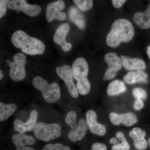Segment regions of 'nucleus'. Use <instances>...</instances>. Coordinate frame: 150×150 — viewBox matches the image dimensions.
<instances>
[{
    "mask_svg": "<svg viewBox=\"0 0 150 150\" xmlns=\"http://www.w3.org/2000/svg\"><path fill=\"white\" fill-rule=\"evenodd\" d=\"M134 35V29L131 22L126 19H118L112 23L106 37V43L110 47L115 48L121 42L131 41Z\"/></svg>",
    "mask_w": 150,
    "mask_h": 150,
    "instance_id": "nucleus-1",
    "label": "nucleus"
},
{
    "mask_svg": "<svg viewBox=\"0 0 150 150\" xmlns=\"http://www.w3.org/2000/svg\"><path fill=\"white\" fill-rule=\"evenodd\" d=\"M12 43L17 48L29 55H40L45 51L46 46L41 40L31 37L24 31L18 30L12 35Z\"/></svg>",
    "mask_w": 150,
    "mask_h": 150,
    "instance_id": "nucleus-2",
    "label": "nucleus"
},
{
    "mask_svg": "<svg viewBox=\"0 0 150 150\" xmlns=\"http://www.w3.org/2000/svg\"><path fill=\"white\" fill-rule=\"evenodd\" d=\"M73 78L76 81V87L79 93L86 95L91 89L90 83L88 79L89 68L86 59L82 57L75 60L72 65Z\"/></svg>",
    "mask_w": 150,
    "mask_h": 150,
    "instance_id": "nucleus-3",
    "label": "nucleus"
},
{
    "mask_svg": "<svg viewBox=\"0 0 150 150\" xmlns=\"http://www.w3.org/2000/svg\"><path fill=\"white\" fill-rule=\"evenodd\" d=\"M32 83L35 89L41 92L43 99L48 103H56L61 98V89L56 83L49 84L44 78L36 76L33 79Z\"/></svg>",
    "mask_w": 150,
    "mask_h": 150,
    "instance_id": "nucleus-4",
    "label": "nucleus"
},
{
    "mask_svg": "<svg viewBox=\"0 0 150 150\" xmlns=\"http://www.w3.org/2000/svg\"><path fill=\"white\" fill-rule=\"evenodd\" d=\"M65 121L71 129L68 134L70 141L74 142L81 141L85 137L88 129L86 119L81 118L78 121L76 113L71 110L67 113Z\"/></svg>",
    "mask_w": 150,
    "mask_h": 150,
    "instance_id": "nucleus-5",
    "label": "nucleus"
},
{
    "mask_svg": "<svg viewBox=\"0 0 150 150\" xmlns=\"http://www.w3.org/2000/svg\"><path fill=\"white\" fill-rule=\"evenodd\" d=\"M62 131V126L59 123L39 121L35 124L33 132L38 140L43 142H49L60 137Z\"/></svg>",
    "mask_w": 150,
    "mask_h": 150,
    "instance_id": "nucleus-6",
    "label": "nucleus"
},
{
    "mask_svg": "<svg viewBox=\"0 0 150 150\" xmlns=\"http://www.w3.org/2000/svg\"><path fill=\"white\" fill-rule=\"evenodd\" d=\"M13 62L7 60L11 69L9 71L10 77L15 81H20L24 80L26 77L25 66L26 58L25 55L22 53H18L14 56Z\"/></svg>",
    "mask_w": 150,
    "mask_h": 150,
    "instance_id": "nucleus-7",
    "label": "nucleus"
},
{
    "mask_svg": "<svg viewBox=\"0 0 150 150\" xmlns=\"http://www.w3.org/2000/svg\"><path fill=\"white\" fill-rule=\"evenodd\" d=\"M56 72L59 77L64 82L70 96L73 98H77L79 93L74 81L72 68L69 65H64L62 67H57Z\"/></svg>",
    "mask_w": 150,
    "mask_h": 150,
    "instance_id": "nucleus-8",
    "label": "nucleus"
},
{
    "mask_svg": "<svg viewBox=\"0 0 150 150\" xmlns=\"http://www.w3.org/2000/svg\"><path fill=\"white\" fill-rule=\"evenodd\" d=\"M7 7L11 10L20 11L30 17L37 16L41 11L40 6L30 4L25 0H6Z\"/></svg>",
    "mask_w": 150,
    "mask_h": 150,
    "instance_id": "nucleus-9",
    "label": "nucleus"
},
{
    "mask_svg": "<svg viewBox=\"0 0 150 150\" xmlns=\"http://www.w3.org/2000/svg\"><path fill=\"white\" fill-rule=\"evenodd\" d=\"M105 60L108 67L105 73L103 81L110 80L115 77L116 73L122 67V60L115 53H107L105 56Z\"/></svg>",
    "mask_w": 150,
    "mask_h": 150,
    "instance_id": "nucleus-10",
    "label": "nucleus"
},
{
    "mask_svg": "<svg viewBox=\"0 0 150 150\" xmlns=\"http://www.w3.org/2000/svg\"><path fill=\"white\" fill-rule=\"evenodd\" d=\"M65 8V3L62 0L53 2L48 4L46 7V18L48 23H51L54 20H65L67 18L66 14L61 12Z\"/></svg>",
    "mask_w": 150,
    "mask_h": 150,
    "instance_id": "nucleus-11",
    "label": "nucleus"
},
{
    "mask_svg": "<svg viewBox=\"0 0 150 150\" xmlns=\"http://www.w3.org/2000/svg\"><path fill=\"white\" fill-rule=\"evenodd\" d=\"M38 112L36 110H33L30 113L29 118L26 122L19 119H16L13 121V129L18 134H25L27 132L33 131L36 123Z\"/></svg>",
    "mask_w": 150,
    "mask_h": 150,
    "instance_id": "nucleus-12",
    "label": "nucleus"
},
{
    "mask_svg": "<svg viewBox=\"0 0 150 150\" xmlns=\"http://www.w3.org/2000/svg\"><path fill=\"white\" fill-rule=\"evenodd\" d=\"M86 119L89 131L92 134L102 137L106 133L105 125L98 121L97 115L95 111L89 110L86 112Z\"/></svg>",
    "mask_w": 150,
    "mask_h": 150,
    "instance_id": "nucleus-13",
    "label": "nucleus"
},
{
    "mask_svg": "<svg viewBox=\"0 0 150 150\" xmlns=\"http://www.w3.org/2000/svg\"><path fill=\"white\" fill-rule=\"evenodd\" d=\"M110 122L115 126L121 124L127 127H130L137 123L138 118L136 115L132 112L124 113L110 112L109 115Z\"/></svg>",
    "mask_w": 150,
    "mask_h": 150,
    "instance_id": "nucleus-14",
    "label": "nucleus"
},
{
    "mask_svg": "<svg viewBox=\"0 0 150 150\" xmlns=\"http://www.w3.org/2000/svg\"><path fill=\"white\" fill-rule=\"evenodd\" d=\"M70 27L68 23L61 25L56 30L54 37V42L62 47L65 52L70 51L72 46L71 43L66 41V37L69 32Z\"/></svg>",
    "mask_w": 150,
    "mask_h": 150,
    "instance_id": "nucleus-15",
    "label": "nucleus"
},
{
    "mask_svg": "<svg viewBox=\"0 0 150 150\" xmlns=\"http://www.w3.org/2000/svg\"><path fill=\"white\" fill-rule=\"evenodd\" d=\"M12 141L16 147V150H35L29 146L34 144V137L26 134H16L12 137Z\"/></svg>",
    "mask_w": 150,
    "mask_h": 150,
    "instance_id": "nucleus-16",
    "label": "nucleus"
},
{
    "mask_svg": "<svg viewBox=\"0 0 150 150\" xmlns=\"http://www.w3.org/2000/svg\"><path fill=\"white\" fill-rule=\"evenodd\" d=\"M129 135L133 141L135 148L138 150H144L148 146V143L145 139L146 132L139 127H134L130 131Z\"/></svg>",
    "mask_w": 150,
    "mask_h": 150,
    "instance_id": "nucleus-17",
    "label": "nucleus"
},
{
    "mask_svg": "<svg viewBox=\"0 0 150 150\" xmlns=\"http://www.w3.org/2000/svg\"><path fill=\"white\" fill-rule=\"evenodd\" d=\"M121 59L123 67L128 71H142L146 68L145 62L139 58H131L122 55Z\"/></svg>",
    "mask_w": 150,
    "mask_h": 150,
    "instance_id": "nucleus-18",
    "label": "nucleus"
},
{
    "mask_svg": "<svg viewBox=\"0 0 150 150\" xmlns=\"http://www.w3.org/2000/svg\"><path fill=\"white\" fill-rule=\"evenodd\" d=\"M133 20L138 26L143 29L150 28V4L146 10L143 12H139L134 14Z\"/></svg>",
    "mask_w": 150,
    "mask_h": 150,
    "instance_id": "nucleus-19",
    "label": "nucleus"
},
{
    "mask_svg": "<svg viewBox=\"0 0 150 150\" xmlns=\"http://www.w3.org/2000/svg\"><path fill=\"white\" fill-rule=\"evenodd\" d=\"M147 74L143 71H131L125 75L123 79L126 83L133 84L137 83H147Z\"/></svg>",
    "mask_w": 150,
    "mask_h": 150,
    "instance_id": "nucleus-20",
    "label": "nucleus"
},
{
    "mask_svg": "<svg viewBox=\"0 0 150 150\" xmlns=\"http://www.w3.org/2000/svg\"><path fill=\"white\" fill-rule=\"evenodd\" d=\"M17 106L13 103H5L0 102V121L3 122L8 119L16 111Z\"/></svg>",
    "mask_w": 150,
    "mask_h": 150,
    "instance_id": "nucleus-21",
    "label": "nucleus"
},
{
    "mask_svg": "<svg viewBox=\"0 0 150 150\" xmlns=\"http://www.w3.org/2000/svg\"><path fill=\"white\" fill-rule=\"evenodd\" d=\"M126 90V86L122 81L115 80L108 84L107 93L109 96H115L123 93Z\"/></svg>",
    "mask_w": 150,
    "mask_h": 150,
    "instance_id": "nucleus-22",
    "label": "nucleus"
},
{
    "mask_svg": "<svg viewBox=\"0 0 150 150\" xmlns=\"http://www.w3.org/2000/svg\"><path fill=\"white\" fill-rule=\"evenodd\" d=\"M69 17L74 23L80 29L82 30L85 27V22L82 14L77 8L72 6L70 8L69 11Z\"/></svg>",
    "mask_w": 150,
    "mask_h": 150,
    "instance_id": "nucleus-23",
    "label": "nucleus"
},
{
    "mask_svg": "<svg viewBox=\"0 0 150 150\" xmlns=\"http://www.w3.org/2000/svg\"><path fill=\"white\" fill-rule=\"evenodd\" d=\"M115 138L118 139V142L115 144L112 145L111 147L112 150H129L130 145L126 139L124 134L121 131L116 132Z\"/></svg>",
    "mask_w": 150,
    "mask_h": 150,
    "instance_id": "nucleus-24",
    "label": "nucleus"
},
{
    "mask_svg": "<svg viewBox=\"0 0 150 150\" xmlns=\"http://www.w3.org/2000/svg\"><path fill=\"white\" fill-rule=\"evenodd\" d=\"M74 2L81 10L85 11L91 9L93 5L91 0H74Z\"/></svg>",
    "mask_w": 150,
    "mask_h": 150,
    "instance_id": "nucleus-25",
    "label": "nucleus"
},
{
    "mask_svg": "<svg viewBox=\"0 0 150 150\" xmlns=\"http://www.w3.org/2000/svg\"><path fill=\"white\" fill-rule=\"evenodd\" d=\"M42 150H71L69 147L62 143L48 144L43 146Z\"/></svg>",
    "mask_w": 150,
    "mask_h": 150,
    "instance_id": "nucleus-26",
    "label": "nucleus"
},
{
    "mask_svg": "<svg viewBox=\"0 0 150 150\" xmlns=\"http://www.w3.org/2000/svg\"><path fill=\"white\" fill-rule=\"evenodd\" d=\"M133 96L135 99H140L144 100L146 98L147 93L144 89L141 88H136L132 91Z\"/></svg>",
    "mask_w": 150,
    "mask_h": 150,
    "instance_id": "nucleus-27",
    "label": "nucleus"
},
{
    "mask_svg": "<svg viewBox=\"0 0 150 150\" xmlns=\"http://www.w3.org/2000/svg\"><path fill=\"white\" fill-rule=\"evenodd\" d=\"M106 145L100 142H96L91 146V150H107Z\"/></svg>",
    "mask_w": 150,
    "mask_h": 150,
    "instance_id": "nucleus-28",
    "label": "nucleus"
},
{
    "mask_svg": "<svg viewBox=\"0 0 150 150\" xmlns=\"http://www.w3.org/2000/svg\"><path fill=\"white\" fill-rule=\"evenodd\" d=\"M144 106V101L142 99H135L133 107L134 109L136 110H142Z\"/></svg>",
    "mask_w": 150,
    "mask_h": 150,
    "instance_id": "nucleus-29",
    "label": "nucleus"
},
{
    "mask_svg": "<svg viewBox=\"0 0 150 150\" xmlns=\"http://www.w3.org/2000/svg\"><path fill=\"white\" fill-rule=\"evenodd\" d=\"M7 5L6 1L5 0L0 1V18H1L5 15L7 11Z\"/></svg>",
    "mask_w": 150,
    "mask_h": 150,
    "instance_id": "nucleus-30",
    "label": "nucleus"
},
{
    "mask_svg": "<svg viewBox=\"0 0 150 150\" xmlns=\"http://www.w3.org/2000/svg\"><path fill=\"white\" fill-rule=\"evenodd\" d=\"M126 2L125 0H113L112 1V5L116 8H119L123 5Z\"/></svg>",
    "mask_w": 150,
    "mask_h": 150,
    "instance_id": "nucleus-31",
    "label": "nucleus"
},
{
    "mask_svg": "<svg viewBox=\"0 0 150 150\" xmlns=\"http://www.w3.org/2000/svg\"><path fill=\"white\" fill-rule=\"evenodd\" d=\"M118 139L115 137H113V138H111L109 140V142L111 144L114 145L116 143L118 142Z\"/></svg>",
    "mask_w": 150,
    "mask_h": 150,
    "instance_id": "nucleus-32",
    "label": "nucleus"
},
{
    "mask_svg": "<svg viewBox=\"0 0 150 150\" xmlns=\"http://www.w3.org/2000/svg\"><path fill=\"white\" fill-rule=\"evenodd\" d=\"M147 53L148 56L150 59V46H148L147 48Z\"/></svg>",
    "mask_w": 150,
    "mask_h": 150,
    "instance_id": "nucleus-33",
    "label": "nucleus"
},
{
    "mask_svg": "<svg viewBox=\"0 0 150 150\" xmlns=\"http://www.w3.org/2000/svg\"><path fill=\"white\" fill-rule=\"evenodd\" d=\"M3 76H4V75L3 74L1 70H0V80H1Z\"/></svg>",
    "mask_w": 150,
    "mask_h": 150,
    "instance_id": "nucleus-34",
    "label": "nucleus"
},
{
    "mask_svg": "<svg viewBox=\"0 0 150 150\" xmlns=\"http://www.w3.org/2000/svg\"><path fill=\"white\" fill-rule=\"evenodd\" d=\"M148 143H149V145L150 147V138L148 139Z\"/></svg>",
    "mask_w": 150,
    "mask_h": 150,
    "instance_id": "nucleus-35",
    "label": "nucleus"
},
{
    "mask_svg": "<svg viewBox=\"0 0 150 150\" xmlns=\"http://www.w3.org/2000/svg\"></svg>",
    "mask_w": 150,
    "mask_h": 150,
    "instance_id": "nucleus-36",
    "label": "nucleus"
}]
</instances>
